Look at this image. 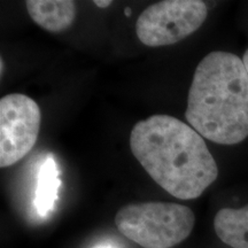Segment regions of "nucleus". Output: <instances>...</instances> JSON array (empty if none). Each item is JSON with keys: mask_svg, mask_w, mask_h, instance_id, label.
I'll use <instances>...</instances> for the list:
<instances>
[{"mask_svg": "<svg viewBox=\"0 0 248 248\" xmlns=\"http://www.w3.org/2000/svg\"><path fill=\"white\" fill-rule=\"evenodd\" d=\"M130 148L152 179L178 199H197L218 176L202 136L173 116L153 115L138 122Z\"/></svg>", "mask_w": 248, "mask_h": 248, "instance_id": "nucleus-1", "label": "nucleus"}, {"mask_svg": "<svg viewBox=\"0 0 248 248\" xmlns=\"http://www.w3.org/2000/svg\"><path fill=\"white\" fill-rule=\"evenodd\" d=\"M185 117L202 137L221 145L248 137V75L243 60L214 51L195 69Z\"/></svg>", "mask_w": 248, "mask_h": 248, "instance_id": "nucleus-2", "label": "nucleus"}, {"mask_svg": "<svg viewBox=\"0 0 248 248\" xmlns=\"http://www.w3.org/2000/svg\"><path fill=\"white\" fill-rule=\"evenodd\" d=\"M115 224L124 237L141 247L171 248L191 234L195 216L178 203H131L116 213Z\"/></svg>", "mask_w": 248, "mask_h": 248, "instance_id": "nucleus-3", "label": "nucleus"}, {"mask_svg": "<svg viewBox=\"0 0 248 248\" xmlns=\"http://www.w3.org/2000/svg\"><path fill=\"white\" fill-rule=\"evenodd\" d=\"M208 8L201 0H164L148 6L138 17L136 32L150 47L181 42L202 26Z\"/></svg>", "mask_w": 248, "mask_h": 248, "instance_id": "nucleus-4", "label": "nucleus"}, {"mask_svg": "<svg viewBox=\"0 0 248 248\" xmlns=\"http://www.w3.org/2000/svg\"><path fill=\"white\" fill-rule=\"evenodd\" d=\"M42 113L35 100L13 93L0 99V167L23 159L38 139Z\"/></svg>", "mask_w": 248, "mask_h": 248, "instance_id": "nucleus-5", "label": "nucleus"}, {"mask_svg": "<svg viewBox=\"0 0 248 248\" xmlns=\"http://www.w3.org/2000/svg\"><path fill=\"white\" fill-rule=\"evenodd\" d=\"M26 6L30 17L51 32L68 29L76 17V5L69 0H28Z\"/></svg>", "mask_w": 248, "mask_h": 248, "instance_id": "nucleus-6", "label": "nucleus"}, {"mask_svg": "<svg viewBox=\"0 0 248 248\" xmlns=\"http://www.w3.org/2000/svg\"><path fill=\"white\" fill-rule=\"evenodd\" d=\"M217 237L232 248H248V204L241 208H223L214 218Z\"/></svg>", "mask_w": 248, "mask_h": 248, "instance_id": "nucleus-7", "label": "nucleus"}, {"mask_svg": "<svg viewBox=\"0 0 248 248\" xmlns=\"http://www.w3.org/2000/svg\"><path fill=\"white\" fill-rule=\"evenodd\" d=\"M61 182L59 179V170L54 159L47 156L38 173V184L35 195L36 210L39 216H47L54 208L58 200V191Z\"/></svg>", "mask_w": 248, "mask_h": 248, "instance_id": "nucleus-8", "label": "nucleus"}, {"mask_svg": "<svg viewBox=\"0 0 248 248\" xmlns=\"http://www.w3.org/2000/svg\"><path fill=\"white\" fill-rule=\"evenodd\" d=\"M94 4L97 5V7L100 8H106L111 4V1H102V0H95Z\"/></svg>", "mask_w": 248, "mask_h": 248, "instance_id": "nucleus-9", "label": "nucleus"}, {"mask_svg": "<svg viewBox=\"0 0 248 248\" xmlns=\"http://www.w3.org/2000/svg\"><path fill=\"white\" fill-rule=\"evenodd\" d=\"M243 63H244L245 69H246V73H247V75H248V49H247L246 52H245V54H244Z\"/></svg>", "mask_w": 248, "mask_h": 248, "instance_id": "nucleus-10", "label": "nucleus"}, {"mask_svg": "<svg viewBox=\"0 0 248 248\" xmlns=\"http://www.w3.org/2000/svg\"><path fill=\"white\" fill-rule=\"evenodd\" d=\"M125 15L126 16H130V15H131V9H130L129 7L125 8Z\"/></svg>", "mask_w": 248, "mask_h": 248, "instance_id": "nucleus-11", "label": "nucleus"}, {"mask_svg": "<svg viewBox=\"0 0 248 248\" xmlns=\"http://www.w3.org/2000/svg\"><path fill=\"white\" fill-rule=\"evenodd\" d=\"M95 248H114V247H111V246H106V245H102V246H98V247H95Z\"/></svg>", "mask_w": 248, "mask_h": 248, "instance_id": "nucleus-12", "label": "nucleus"}]
</instances>
